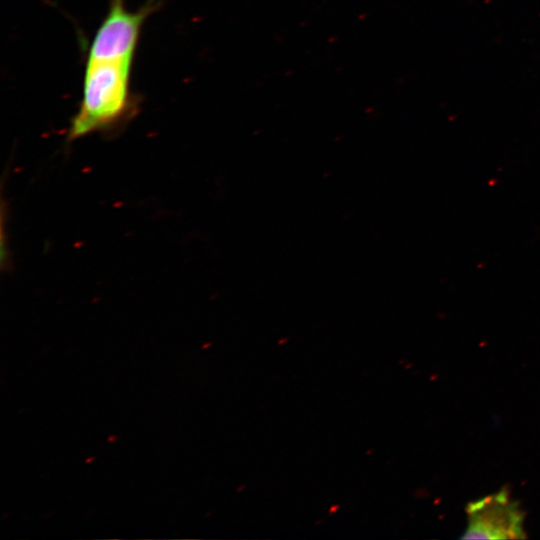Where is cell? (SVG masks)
Returning <instances> with one entry per match:
<instances>
[{"label":"cell","mask_w":540,"mask_h":540,"mask_svg":"<svg viewBox=\"0 0 540 540\" xmlns=\"http://www.w3.org/2000/svg\"><path fill=\"white\" fill-rule=\"evenodd\" d=\"M133 61H89L77 113L71 120L66 141L72 143L95 132L117 133L136 112L130 90Z\"/></svg>","instance_id":"cell-1"},{"label":"cell","mask_w":540,"mask_h":540,"mask_svg":"<svg viewBox=\"0 0 540 540\" xmlns=\"http://www.w3.org/2000/svg\"><path fill=\"white\" fill-rule=\"evenodd\" d=\"M166 0H147L137 11L112 0L88 50L89 61H133L145 20Z\"/></svg>","instance_id":"cell-2"},{"label":"cell","mask_w":540,"mask_h":540,"mask_svg":"<svg viewBox=\"0 0 540 540\" xmlns=\"http://www.w3.org/2000/svg\"><path fill=\"white\" fill-rule=\"evenodd\" d=\"M469 525L463 539L525 538L522 527L524 514L517 502H511L508 492L499 491L468 504Z\"/></svg>","instance_id":"cell-3"}]
</instances>
